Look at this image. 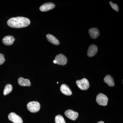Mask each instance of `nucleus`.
I'll return each mask as SVG.
<instances>
[{"instance_id":"obj_19","label":"nucleus","mask_w":123,"mask_h":123,"mask_svg":"<svg viewBox=\"0 0 123 123\" xmlns=\"http://www.w3.org/2000/svg\"><path fill=\"white\" fill-rule=\"evenodd\" d=\"M5 61L4 55L3 54L0 53V65L2 64Z\"/></svg>"},{"instance_id":"obj_9","label":"nucleus","mask_w":123,"mask_h":123,"mask_svg":"<svg viewBox=\"0 0 123 123\" xmlns=\"http://www.w3.org/2000/svg\"><path fill=\"white\" fill-rule=\"evenodd\" d=\"M15 38L13 36L9 35L5 36L2 39L3 43L6 46H10L15 41Z\"/></svg>"},{"instance_id":"obj_5","label":"nucleus","mask_w":123,"mask_h":123,"mask_svg":"<svg viewBox=\"0 0 123 123\" xmlns=\"http://www.w3.org/2000/svg\"><path fill=\"white\" fill-rule=\"evenodd\" d=\"M55 60L56 61V63L57 64L61 65H65L68 61L66 56L62 54H59L56 56Z\"/></svg>"},{"instance_id":"obj_11","label":"nucleus","mask_w":123,"mask_h":123,"mask_svg":"<svg viewBox=\"0 0 123 123\" xmlns=\"http://www.w3.org/2000/svg\"><path fill=\"white\" fill-rule=\"evenodd\" d=\"M60 90L62 93L66 95H71L72 94V91L68 87L66 84H63L60 87Z\"/></svg>"},{"instance_id":"obj_8","label":"nucleus","mask_w":123,"mask_h":123,"mask_svg":"<svg viewBox=\"0 0 123 123\" xmlns=\"http://www.w3.org/2000/svg\"><path fill=\"white\" fill-rule=\"evenodd\" d=\"M55 5L52 2H48L42 5L39 8L40 11L43 12H46L49 11L55 8Z\"/></svg>"},{"instance_id":"obj_2","label":"nucleus","mask_w":123,"mask_h":123,"mask_svg":"<svg viewBox=\"0 0 123 123\" xmlns=\"http://www.w3.org/2000/svg\"><path fill=\"white\" fill-rule=\"evenodd\" d=\"M27 106L29 111L33 113L37 112L40 110V104L37 101L30 102L27 104Z\"/></svg>"},{"instance_id":"obj_15","label":"nucleus","mask_w":123,"mask_h":123,"mask_svg":"<svg viewBox=\"0 0 123 123\" xmlns=\"http://www.w3.org/2000/svg\"><path fill=\"white\" fill-rule=\"evenodd\" d=\"M104 82L110 86H115L114 81L111 76L110 75H107L104 79Z\"/></svg>"},{"instance_id":"obj_4","label":"nucleus","mask_w":123,"mask_h":123,"mask_svg":"<svg viewBox=\"0 0 123 123\" xmlns=\"http://www.w3.org/2000/svg\"><path fill=\"white\" fill-rule=\"evenodd\" d=\"M96 101L100 105L105 106L107 105L108 98L105 95L99 93L97 96Z\"/></svg>"},{"instance_id":"obj_17","label":"nucleus","mask_w":123,"mask_h":123,"mask_svg":"<svg viewBox=\"0 0 123 123\" xmlns=\"http://www.w3.org/2000/svg\"><path fill=\"white\" fill-rule=\"evenodd\" d=\"M55 123H66L63 117L60 115H58L55 116Z\"/></svg>"},{"instance_id":"obj_1","label":"nucleus","mask_w":123,"mask_h":123,"mask_svg":"<svg viewBox=\"0 0 123 123\" xmlns=\"http://www.w3.org/2000/svg\"><path fill=\"white\" fill-rule=\"evenodd\" d=\"M30 20L27 18L18 17L10 18L7 21V25L12 28H21L26 27L30 24Z\"/></svg>"},{"instance_id":"obj_20","label":"nucleus","mask_w":123,"mask_h":123,"mask_svg":"<svg viewBox=\"0 0 123 123\" xmlns=\"http://www.w3.org/2000/svg\"><path fill=\"white\" fill-rule=\"evenodd\" d=\"M104 123V122L103 121H100L99 122H98V123Z\"/></svg>"},{"instance_id":"obj_12","label":"nucleus","mask_w":123,"mask_h":123,"mask_svg":"<svg viewBox=\"0 0 123 123\" xmlns=\"http://www.w3.org/2000/svg\"><path fill=\"white\" fill-rule=\"evenodd\" d=\"M89 33L91 37L94 39L97 38L100 34L99 30L96 28H91L90 29L89 31Z\"/></svg>"},{"instance_id":"obj_18","label":"nucleus","mask_w":123,"mask_h":123,"mask_svg":"<svg viewBox=\"0 0 123 123\" xmlns=\"http://www.w3.org/2000/svg\"><path fill=\"white\" fill-rule=\"evenodd\" d=\"M110 4L111 7L114 10L117 12H118L119 11V7L116 4H114L112 3V1H110Z\"/></svg>"},{"instance_id":"obj_6","label":"nucleus","mask_w":123,"mask_h":123,"mask_svg":"<svg viewBox=\"0 0 123 123\" xmlns=\"http://www.w3.org/2000/svg\"><path fill=\"white\" fill-rule=\"evenodd\" d=\"M8 117L9 119L14 123H23L22 118L14 112H11L9 114Z\"/></svg>"},{"instance_id":"obj_21","label":"nucleus","mask_w":123,"mask_h":123,"mask_svg":"<svg viewBox=\"0 0 123 123\" xmlns=\"http://www.w3.org/2000/svg\"><path fill=\"white\" fill-rule=\"evenodd\" d=\"M53 63L55 64L56 63V61L55 60L53 61Z\"/></svg>"},{"instance_id":"obj_13","label":"nucleus","mask_w":123,"mask_h":123,"mask_svg":"<svg viewBox=\"0 0 123 123\" xmlns=\"http://www.w3.org/2000/svg\"><path fill=\"white\" fill-rule=\"evenodd\" d=\"M18 83L19 85L21 86H30L31 83L29 79H24L22 77H20L18 80Z\"/></svg>"},{"instance_id":"obj_10","label":"nucleus","mask_w":123,"mask_h":123,"mask_svg":"<svg viewBox=\"0 0 123 123\" xmlns=\"http://www.w3.org/2000/svg\"><path fill=\"white\" fill-rule=\"evenodd\" d=\"M98 48L96 45L93 44L90 45L89 47L87 52V55L89 57H92L97 54Z\"/></svg>"},{"instance_id":"obj_14","label":"nucleus","mask_w":123,"mask_h":123,"mask_svg":"<svg viewBox=\"0 0 123 123\" xmlns=\"http://www.w3.org/2000/svg\"><path fill=\"white\" fill-rule=\"evenodd\" d=\"M47 40L51 43L54 45H58L60 44L59 42L55 36L52 35L48 34L46 35Z\"/></svg>"},{"instance_id":"obj_7","label":"nucleus","mask_w":123,"mask_h":123,"mask_svg":"<svg viewBox=\"0 0 123 123\" xmlns=\"http://www.w3.org/2000/svg\"><path fill=\"white\" fill-rule=\"evenodd\" d=\"M65 114L68 118L72 120H76L79 115L77 112L70 110L66 111L65 112Z\"/></svg>"},{"instance_id":"obj_16","label":"nucleus","mask_w":123,"mask_h":123,"mask_svg":"<svg viewBox=\"0 0 123 123\" xmlns=\"http://www.w3.org/2000/svg\"><path fill=\"white\" fill-rule=\"evenodd\" d=\"M12 90V86L10 84H8L6 86L4 90L3 94L4 95H7L10 93Z\"/></svg>"},{"instance_id":"obj_3","label":"nucleus","mask_w":123,"mask_h":123,"mask_svg":"<svg viewBox=\"0 0 123 123\" xmlns=\"http://www.w3.org/2000/svg\"><path fill=\"white\" fill-rule=\"evenodd\" d=\"M76 84L78 88L81 90H86L89 88V83L88 80L86 78L78 80L76 82Z\"/></svg>"}]
</instances>
